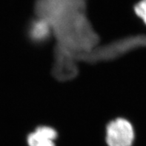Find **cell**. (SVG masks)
Listing matches in <instances>:
<instances>
[{
  "label": "cell",
  "instance_id": "1",
  "mask_svg": "<svg viewBox=\"0 0 146 146\" xmlns=\"http://www.w3.org/2000/svg\"><path fill=\"white\" fill-rule=\"evenodd\" d=\"M105 136L107 146H133L136 140L133 125L128 119L122 117L108 123Z\"/></svg>",
  "mask_w": 146,
  "mask_h": 146
},
{
  "label": "cell",
  "instance_id": "2",
  "mask_svg": "<svg viewBox=\"0 0 146 146\" xmlns=\"http://www.w3.org/2000/svg\"><path fill=\"white\" fill-rule=\"evenodd\" d=\"M57 131L50 125H39L28 134L26 143L28 146H56Z\"/></svg>",
  "mask_w": 146,
  "mask_h": 146
},
{
  "label": "cell",
  "instance_id": "3",
  "mask_svg": "<svg viewBox=\"0 0 146 146\" xmlns=\"http://www.w3.org/2000/svg\"><path fill=\"white\" fill-rule=\"evenodd\" d=\"M133 13L146 25V0H139L133 7Z\"/></svg>",
  "mask_w": 146,
  "mask_h": 146
}]
</instances>
